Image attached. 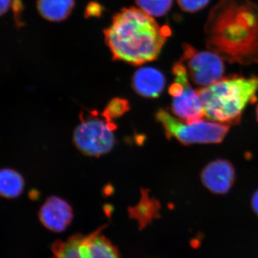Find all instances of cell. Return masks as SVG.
Masks as SVG:
<instances>
[{
    "mask_svg": "<svg viewBox=\"0 0 258 258\" xmlns=\"http://www.w3.org/2000/svg\"><path fill=\"white\" fill-rule=\"evenodd\" d=\"M251 206L254 213L258 216V189L254 191L251 200Z\"/></svg>",
    "mask_w": 258,
    "mask_h": 258,
    "instance_id": "ffe728a7",
    "label": "cell"
},
{
    "mask_svg": "<svg viewBox=\"0 0 258 258\" xmlns=\"http://www.w3.org/2000/svg\"><path fill=\"white\" fill-rule=\"evenodd\" d=\"M136 4L144 13L152 17H162L170 10L173 0H135Z\"/></svg>",
    "mask_w": 258,
    "mask_h": 258,
    "instance_id": "9a60e30c",
    "label": "cell"
},
{
    "mask_svg": "<svg viewBox=\"0 0 258 258\" xmlns=\"http://www.w3.org/2000/svg\"><path fill=\"white\" fill-rule=\"evenodd\" d=\"M156 118L162 125L168 139L174 138L184 145L220 144L228 134L230 125L212 120L187 123L161 108Z\"/></svg>",
    "mask_w": 258,
    "mask_h": 258,
    "instance_id": "277c9868",
    "label": "cell"
},
{
    "mask_svg": "<svg viewBox=\"0 0 258 258\" xmlns=\"http://www.w3.org/2000/svg\"><path fill=\"white\" fill-rule=\"evenodd\" d=\"M75 0H37V8L42 18L50 22L63 21L74 9Z\"/></svg>",
    "mask_w": 258,
    "mask_h": 258,
    "instance_id": "4fadbf2b",
    "label": "cell"
},
{
    "mask_svg": "<svg viewBox=\"0 0 258 258\" xmlns=\"http://www.w3.org/2000/svg\"><path fill=\"white\" fill-rule=\"evenodd\" d=\"M128 101L123 98H115L111 100L103 111V116L108 122H112L113 118H118L128 111Z\"/></svg>",
    "mask_w": 258,
    "mask_h": 258,
    "instance_id": "2e32d148",
    "label": "cell"
},
{
    "mask_svg": "<svg viewBox=\"0 0 258 258\" xmlns=\"http://www.w3.org/2000/svg\"><path fill=\"white\" fill-rule=\"evenodd\" d=\"M103 33L113 60L141 66L157 60L171 30L139 8H129L115 14Z\"/></svg>",
    "mask_w": 258,
    "mask_h": 258,
    "instance_id": "7a4b0ae2",
    "label": "cell"
},
{
    "mask_svg": "<svg viewBox=\"0 0 258 258\" xmlns=\"http://www.w3.org/2000/svg\"><path fill=\"white\" fill-rule=\"evenodd\" d=\"M200 178L204 186L212 193L225 195L235 184V167L228 160L216 159L204 168Z\"/></svg>",
    "mask_w": 258,
    "mask_h": 258,
    "instance_id": "ba28073f",
    "label": "cell"
},
{
    "mask_svg": "<svg viewBox=\"0 0 258 258\" xmlns=\"http://www.w3.org/2000/svg\"><path fill=\"white\" fill-rule=\"evenodd\" d=\"M210 51L230 63H258V6L251 0H220L205 24Z\"/></svg>",
    "mask_w": 258,
    "mask_h": 258,
    "instance_id": "6da1fadb",
    "label": "cell"
},
{
    "mask_svg": "<svg viewBox=\"0 0 258 258\" xmlns=\"http://www.w3.org/2000/svg\"><path fill=\"white\" fill-rule=\"evenodd\" d=\"M160 208L159 202L149 196V190L142 189L140 201L135 207L128 209V213L132 218L137 220L142 229L151 223L154 219L160 217Z\"/></svg>",
    "mask_w": 258,
    "mask_h": 258,
    "instance_id": "7c38bea8",
    "label": "cell"
},
{
    "mask_svg": "<svg viewBox=\"0 0 258 258\" xmlns=\"http://www.w3.org/2000/svg\"><path fill=\"white\" fill-rule=\"evenodd\" d=\"M115 125L96 118H82L76 128L74 141L76 147L85 155L99 157L111 152L115 145Z\"/></svg>",
    "mask_w": 258,
    "mask_h": 258,
    "instance_id": "8992f818",
    "label": "cell"
},
{
    "mask_svg": "<svg viewBox=\"0 0 258 258\" xmlns=\"http://www.w3.org/2000/svg\"><path fill=\"white\" fill-rule=\"evenodd\" d=\"M12 0H0V16L6 13L12 5Z\"/></svg>",
    "mask_w": 258,
    "mask_h": 258,
    "instance_id": "d6986e66",
    "label": "cell"
},
{
    "mask_svg": "<svg viewBox=\"0 0 258 258\" xmlns=\"http://www.w3.org/2000/svg\"><path fill=\"white\" fill-rule=\"evenodd\" d=\"M106 227L87 235L77 233L66 240L55 241L51 258H120L118 248L102 234Z\"/></svg>",
    "mask_w": 258,
    "mask_h": 258,
    "instance_id": "5b68a950",
    "label": "cell"
},
{
    "mask_svg": "<svg viewBox=\"0 0 258 258\" xmlns=\"http://www.w3.org/2000/svg\"><path fill=\"white\" fill-rule=\"evenodd\" d=\"M165 86V76L155 68L139 69L134 73L132 78V88L144 98H157L163 92Z\"/></svg>",
    "mask_w": 258,
    "mask_h": 258,
    "instance_id": "8fae6325",
    "label": "cell"
},
{
    "mask_svg": "<svg viewBox=\"0 0 258 258\" xmlns=\"http://www.w3.org/2000/svg\"><path fill=\"white\" fill-rule=\"evenodd\" d=\"M39 220L45 228L54 232L67 230L74 218V210L63 199L52 196L47 198L38 213Z\"/></svg>",
    "mask_w": 258,
    "mask_h": 258,
    "instance_id": "9c48e42d",
    "label": "cell"
},
{
    "mask_svg": "<svg viewBox=\"0 0 258 258\" xmlns=\"http://www.w3.org/2000/svg\"><path fill=\"white\" fill-rule=\"evenodd\" d=\"M210 0H177L180 8L186 13H196L205 8Z\"/></svg>",
    "mask_w": 258,
    "mask_h": 258,
    "instance_id": "e0dca14e",
    "label": "cell"
},
{
    "mask_svg": "<svg viewBox=\"0 0 258 258\" xmlns=\"http://www.w3.org/2000/svg\"><path fill=\"white\" fill-rule=\"evenodd\" d=\"M198 91L206 118L217 123L235 125L240 123L247 106L257 101L258 76L223 77Z\"/></svg>",
    "mask_w": 258,
    "mask_h": 258,
    "instance_id": "3957f363",
    "label": "cell"
},
{
    "mask_svg": "<svg viewBox=\"0 0 258 258\" xmlns=\"http://www.w3.org/2000/svg\"><path fill=\"white\" fill-rule=\"evenodd\" d=\"M179 62L184 64L191 81L199 88L208 87L224 77V60L212 51H200L188 44L183 45Z\"/></svg>",
    "mask_w": 258,
    "mask_h": 258,
    "instance_id": "52a82bcc",
    "label": "cell"
},
{
    "mask_svg": "<svg viewBox=\"0 0 258 258\" xmlns=\"http://www.w3.org/2000/svg\"><path fill=\"white\" fill-rule=\"evenodd\" d=\"M25 181L21 174L10 169L0 170V196L5 198H18L24 190Z\"/></svg>",
    "mask_w": 258,
    "mask_h": 258,
    "instance_id": "5bb4252c",
    "label": "cell"
},
{
    "mask_svg": "<svg viewBox=\"0 0 258 258\" xmlns=\"http://www.w3.org/2000/svg\"><path fill=\"white\" fill-rule=\"evenodd\" d=\"M171 111L176 118L187 123H195L206 118L201 97L198 90L191 87L189 81L184 83L181 94L173 98Z\"/></svg>",
    "mask_w": 258,
    "mask_h": 258,
    "instance_id": "30bf717a",
    "label": "cell"
},
{
    "mask_svg": "<svg viewBox=\"0 0 258 258\" xmlns=\"http://www.w3.org/2000/svg\"><path fill=\"white\" fill-rule=\"evenodd\" d=\"M255 113H256V118H257V120L258 122V103L257 105V107H256Z\"/></svg>",
    "mask_w": 258,
    "mask_h": 258,
    "instance_id": "44dd1931",
    "label": "cell"
},
{
    "mask_svg": "<svg viewBox=\"0 0 258 258\" xmlns=\"http://www.w3.org/2000/svg\"><path fill=\"white\" fill-rule=\"evenodd\" d=\"M103 12V7L95 2H91L86 7L85 16L86 18H99Z\"/></svg>",
    "mask_w": 258,
    "mask_h": 258,
    "instance_id": "ac0fdd59",
    "label": "cell"
}]
</instances>
